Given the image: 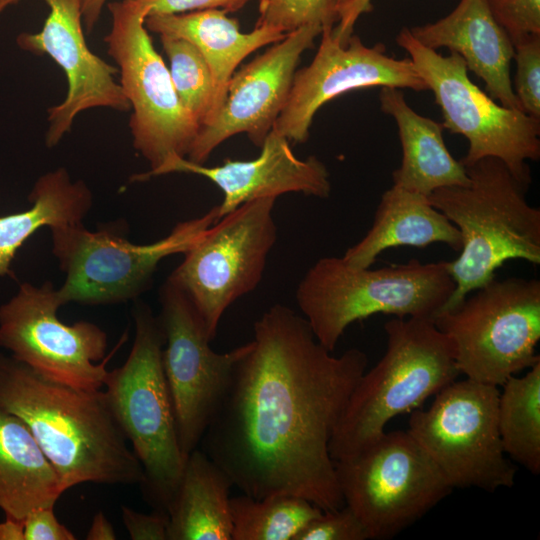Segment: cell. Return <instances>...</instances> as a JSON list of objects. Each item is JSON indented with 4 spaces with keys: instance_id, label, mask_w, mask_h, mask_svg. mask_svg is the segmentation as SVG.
<instances>
[{
    "instance_id": "11",
    "label": "cell",
    "mask_w": 540,
    "mask_h": 540,
    "mask_svg": "<svg viewBox=\"0 0 540 540\" xmlns=\"http://www.w3.org/2000/svg\"><path fill=\"white\" fill-rule=\"evenodd\" d=\"M497 386L465 378L440 390L432 404L411 412L407 431L450 485L495 492L511 488L516 467L498 429Z\"/></svg>"
},
{
    "instance_id": "33",
    "label": "cell",
    "mask_w": 540,
    "mask_h": 540,
    "mask_svg": "<svg viewBox=\"0 0 540 540\" xmlns=\"http://www.w3.org/2000/svg\"><path fill=\"white\" fill-rule=\"evenodd\" d=\"M489 4L513 43L540 34V0H489Z\"/></svg>"
},
{
    "instance_id": "35",
    "label": "cell",
    "mask_w": 540,
    "mask_h": 540,
    "mask_svg": "<svg viewBox=\"0 0 540 540\" xmlns=\"http://www.w3.org/2000/svg\"><path fill=\"white\" fill-rule=\"evenodd\" d=\"M24 540H75L76 536L55 516L54 506L42 507L23 519Z\"/></svg>"
},
{
    "instance_id": "6",
    "label": "cell",
    "mask_w": 540,
    "mask_h": 540,
    "mask_svg": "<svg viewBox=\"0 0 540 540\" xmlns=\"http://www.w3.org/2000/svg\"><path fill=\"white\" fill-rule=\"evenodd\" d=\"M135 337L126 361L109 370L104 392L109 408L143 469L139 484L153 510L168 513L185 461L166 381L164 334L151 308L133 309Z\"/></svg>"
},
{
    "instance_id": "17",
    "label": "cell",
    "mask_w": 540,
    "mask_h": 540,
    "mask_svg": "<svg viewBox=\"0 0 540 540\" xmlns=\"http://www.w3.org/2000/svg\"><path fill=\"white\" fill-rule=\"evenodd\" d=\"M322 30L309 24L288 32L234 73L222 107L199 128L188 160L203 164L221 143L241 133L260 147L286 103L301 55Z\"/></svg>"
},
{
    "instance_id": "26",
    "label": "cell",
    "mask_w": 540,
    "mask_h": 540,
    "mask_svg": "<svg viewBox=\"0 0 540 540\" xmlns=\"http://www.w3.org/2000/svg\"><path fill=\"white\" fill-rule=\"evenodd\" d=\"M29 201V209L0 216V277L12 274L18 249L40 228L82 223L92 207V193L83 181H73L65 168H58L37 179Z\"/></svg>"
},
{
    "instance_id": "36",
    "label": "cell",
    "mask_w": 540,
    "mask_h": 540,
    "mask_svg": "<svg viewBox=\"0 0 540 540\" xmlns=\"http://www.w3.org/2000/svg\"><path fill=\"white\" fill-rule=\"evenodd\" d=\"M149 8V15L180 14L206 9L233 12L241 9L250 0H135Z\"/></svg>"
},
{
    "instance_id": "23",
    "label": "cell",
    "mask_w": 540,
    "mask_h": 540,
    "mask_svg": "<svg viewBox=\"0 0 540 540\" xmlns=\"http://www.w3.org/2000/svg\"><path fill=\"white\" fill-rule=\"evenodd\" d=\"M381 110L394 118L402 147L399 168L392 173L393 185L429 196L447 186L470 183L465 167L449 152L442 124L415 112L399 88L382 87Z\"/></svg>"
},
{
    "instance_id": "30",
    "label": "cell",
    "mask_w": 540,
    "mask_h": 540,
    "mask_svg": "<svg viewBox=\"0 0 540 540\" xmlns=\"http://www.w3.org/2000/svg\"><path fill=\"white\" fill-rule=\"evenodd\" d=\"M259 10L256 25H267L285 34L301 26L325 27L337 21L335 0H268Z\"/></svg>"
},
{
    "instance_id": "43",
    "label": "cell",
    "mask_w": 540,
    "mask_h": 540,
    "mask_svg": "<svg viewBox=\"0 0 540 540\" xmlns=\"http://www.w3.org/2000/svg\"><path fill=\"white\" fill-rule=\"evenodd\" d=\"M267 2L268 0H260L259 9L262 8Z\"/></svg>"
},
{
    "instance_id": "16",
    "label": "cell",
    "mask_w": 540,
    "mask_h": 540,
    "mask_svg": "<svg viewBox=\"0 0 540 540\" xmlns=\"http://www.w3.org/2000/svg\"><path fill=\"white\" fill-rule=\"evenodd\" d=\"M333 26L323 27L312 62L296 70L272 128L289 141L305 142L315 113L341 94L374 86L428 90L410 58L388 56L383 44L368 47L355 35L344 44L332 33Z\"/></svg>"
},
{
    "instance_id": "4",
    "label": "cell",
    "mask_w": 540,
    "mask_h": 540,
    "mask_svg": "<svg viewBox=\"0 0 540 540\" xmlns=\"http://www.w3.org/2000/svg\"><path fill=\"white\" fill-rule=\"evenodd\" d=\"M384 331V355L358 380L333 432V460L361 451L391 419L420 408L460 375L452 344L434 319L393 317Z\"/></svg>"
},
{
    "instance_id": "31",
    "label": "cell",
    "mask_w": 540,
    "mask_h": 540,
    "mask_svg": "<svg viewBox=\"0 0 540 540\" xmlns=\"http://www.w3.org/2000/svg\"><path fill=\"white\" fill-rule=\"evenodd\" d=\"M517 65L514 92L523 112L540 118V34L513 43Z\"/></svg>"
},
{
    "instance_id": "38",
    "label": "cell",
    "mask_w": 540,
    "mask_h": 540,
    "mask_svg": "<svg viewBox=\"0 0 540 540\" xmlns=\"http://www.w3.org/2000/svg\"><path fill=\"white\" fill-rule=\"evenodd\" d=\"M87 540H115L116 532L102 511L97 512L85 537Z\"/></svg>"
},
{
    "instance_id": "28",
    "label": "cell",
    "mask_w": 540,
    "mask_h": 540,
    "mask_svg": "<svg viewBox=\"0 0 540 540\" xmlns=\"http://www.w3.org/2000/svg\"><path fill=\"white\" fill-rule=\"evenodd\" d=\"M322 510L292 495L230 497L231 540H293Z\"/></svg>"
},
{
    "instance_id": "1",
    "label": "cell",
    "mask_w": 540,
    "mask_h": 540,
    "mask_svg": "<svg viewBox=\"0 0 540 540\" xmlns=\"http://www.w3.org/2000/svg\"><path fill=\"white\" fill-rule=\"evenodd\" d=\"M200 442L243 494L304 498L322 511L344 505L329 443L367 369L351 348L332 355L304 317L275 304L254 338Z\"/></svg>"
},
{
    "instance_id": "41",
    "label": "cell",
    "mask_w": 540,
    "mask_h": 540,
    "mask_svg": "<svg viewBox=\"0 0 540 540\" xmlns=\"http://www.w3.org/2000/svg\"><path fill=\"white\" fill-rule=\"evenodd\" d=\"M20 0H0V13L3 12L7 7L17 3Z\"/></svg>"
},
{
    "instance_id": "32",
    "label": "cell",
    "mask_w": 540,
    "mask_h": 540,
    "mask_svg": "<svg viewBox=\"0 0 540 540\" xmlns=\"http://www.w3.org/2000/svg\"><path fill=\"white\" fill-rule=\"evenodd\" d=\"M293 540H370V536L354 511L344 504L322 511Z\"/></svg>"
},
{
    "instance_id": "22",
    "label": "cell",
    "mask_w": 540,
    "mask_h": 540,
    "mask_svg": "<svg viewBox=\"0 0 540 540\" xmlns=\"http://www.w3.org/2000/svg\"><path fill=\"white\" fill-rule=\"evenodd\" d=\"M433 243L458 252L462 247L457 227L427 196L392 185L381 196L371 228L342 258L353 267L368 268L386 249L425 248Z\"/></svg>"
},
{
    "instance_id": "12",
    "label": "cell",
    "mask_w": 540,
    "mask_h": 540,
    "mask_svg": "<svg viewBox=\"0 0 540 540\" xmlns=\"http://www.w3.org/2000/svg\"><path fill=\"white\" fill-rule=\"evenodd\" d=\"M112 26L104 40L119 67L120 85L133 112V146L157 170L172 157H185L199 125L181 104L169 69L145 27L149 8L135 0L109 3Z\"/></svg>"
},
{
    "instance_id": "42",
    "label": "cell",
    "mask_w": 540,
    "mask_h": 540,
    "mask_svg": "<svg viewBox=\"0 0 540 540\" xmlns=\"http://www.w3.org/2000/svg\"><path fill=\"white\" fill-rule=\"evenodd\" d=\"M336 1V7H337V11L338 9L340 8V6L342 4H344L347 0H335Z\"/></svg>"
},
{
    "instance_id": "40",
    "label": "cell",
    "mask_w": 540,
    "mask_h": 540,
    "mask_svg": "<svg viewBox=\"0 0 540 540\" xmlns=\"http://www.w3.org/2000/svg\"><path fill=\"white\" fill-rule=\"evenodd\" d=\"M0 540H24L23 520L5 517L0 523Z\"/></svg>"
},
{
    "instance_id": "34",
    "label": "cell",
    "mask_w": 540,
    "mask_h": 540,
    "mask_svg": "<svg viewBox=\"0 0 540 540\" xmlns=\"http://www.w3.org/2000/svg\"><path fill=\"white\" fill-rule=\"evenodd\" d=\"M121 517L132 540H168L169 515L164 511L144 514L122 505Z\"/></svg>"
},
{
    "instance_id": "27",
    "label": "cell",
    "mask_w": 540,
    "mask_h": 540,
    "mask_svg": "<svg viewBox=\"0 0 540 540\" xmlns=\"http://www.w3.org/2000/svg\"><path fill=\"white\" fill-rule=\"evenodd\" d=\"M498 399V429L505 454L533 475L540 473V361L513 375Z\"/></svg>"
},
{
    "instance_id": "8",
    "label": "cell",
    "mask_w": 540,
    "mask_h": 540,
    "mask_svg": "<svg viewBox=\"0 0 540 540\" xmlns=\"http://www.w3.org/2000/svg\"><path fill=\"white\" fill-rule=\"evenodd\" d=\"M218 220L217 205L177 223L167 236L142 245L131 243L116 224L101 225L96 231L83 223L51 228L52 252L66 275L58 288L62 304L104 305L136 299L150 287L164 258L185 253Z\"/></svg>"
},
{
    "instance_id": "37",
    "label": "cell",
    "mask_w": 540,
    "mask_h": 540,
    "mask_svg": "<svg viewBox=\"0 0 540 540\" xmlns=\"http://www.w3.org/2000/svg\"><path fill=\"white\" fill-rule=\"evenodd\" d=\"M372 0H347L337 11V24L333 26L332 33L342 43H347L353 35V28L361 14L372 9Z\"/></svg>"
},
{
    "instance_id": "7",
    "label": "cell",
    "mask_w": 540,
    "mask_h": 540,
    "mask_svg": "<svg viewBox=\"0 0 540 540\" xmlns=\"http://www.w3.org/2000/svg\"><path fill=\"white\" fill-rule=\"evenodd\" d=\"M434 323L451 342L460 374L502 386L540 361V280L494 277Z\"/></svg>"
},
{
    "instance_id": "18",
    "label": "cell",
    "mask_w": 540,
    "mask_h": 540,
    "mask_svg": "<svg viewBox=\"0 0 540 540\" xmlns=\"http://www.w3.org/2000/svg\"><path fill=\"white\" fill-rule=\"evenodd\" d=\"M50 11L37 33H21L19 48L50 56L64 71L68 90L65 99L48 109L47 147L57 145L70 131L82 111L105 107L117 111L130 109L120 83L119 70L94 54L87 46L81 16V0H43Z\"/></svg>"
},
{
    "instance_id": "19",
    "label": "cell",
    "mask_w": 540,
    "mask_h": 540,
    "mask_svg": "<svg viewBox=\"0 0 540 540\" xmlns=\"http://www.w3.org/2000/svg\"><path fill=\"white\" fill-rule=\"evenodd\" d=\"M259 156L253 160L226 159L207 167L175 156L152 172L136 175L138 181L169 173H191L207 178L223 193L219 219L240 205L261 198H276L285 193H302L328 198L330 175L326 165L315 156L298 158L290 141L271 130L262 143Z\"/></svg>"
},
{
    "instance_id": "13",
    "label": "cell",
    "mask_w": 540,
    "mask_h": 540,
    "mask_svg": "<svg viewBox=\"0 0 540 540\" xmlns=\"http://www.w3.org/2000/svg\"><path fill=\"white\" fill-rule=\"evenodd\" d=\"M275 201L252 200L220 218L183 253V261L167 278L191 301L211 341L228 307L263 278L277 240Z\"/></svg>"
},
{
    "instance_id": "2",
    "label": "cell",
    "mask_w": 540,
    "mask_h": 540,
    "mask_svg": "<svg viewBox=\"0 0 540 540\" xmlns=\"http://www.w3.org/2000/svg\"><path fill=\"white\" fill-rule=\"evenodd\" d=\"M0 406L28 427L64 492L82 483L142 482V466L103 389L56 382L0 352Z\"/></svg>"
},
{
    "instance_id": "20",
    "label": "cell",
    "mask_w": 540,
    "mask_h": 540,
    "mask_svg": "<svg viewBox=\"0 0 540 540\" xmlns=\"http://www.w3.org/2000/svg\"><path fill=\"white\" fill-rule=\"evenodd\" d=\"M409 30L430 49L446 47L459 54L468 70L485 82L486 93L492 99L504 107L521 110L510 77L514 45L496 20L489 0H460L446 17Z\"/></svg>"
},
{
    "instance_id": "21",
    "label": "cell",
    "mask_w": 540,
    "mask_h": 540,
    "mask_svg": "<svg viewBox=\"0 0 540 540\" xmlns=\"http://www.w3.org/2000/svg\"><path fill=\"white\" fill-rule=\"evenodd\" d=\"M226 13L220 9H206L180 14H155L145 19L147 30L159 36L191 42L206 60L213 78L214 98L203 125L213 120L222 107L228 83L238 65L252 52L286 35L267 25H256L251 32L243 33L238 22Z\"/></svg>"
},
{
    "instance_id": "3",
    "label": "cell",
    "mask_w": 540,
    "mask_h": 540,
    "mask_svg": "<svg viewBox=\"0 0 540 540\" xmlns=\"http://www.w3.org/2000/svg\"><path fill=\"white\" fill-rule=\"evenodd\" d=\"M463 166L469 185L441 187L428 196L462 239L459 256L446 261L455 289L441 311L496 277L508 260L540 264V209L527 201L529 185L495 157Z\"/></svg>"
},
{
    "instance_id": "25",
    "label": "cell",
    "mask_w": 540,
    "mask_h": 540,
    "mask_svg": "<svg viewBox=\"0 0 540 540\" xmlns=\"http://www.w3.org/2000/svg\"><path fill=\"white\" fill-rule=\"evenodd\" d=\"M227 473L201 449L187 457L168 510V540H231Z\"/></svg>"
},
{
    "instance_id": "5",
    "label": "cell",
    "mask_w": 540,
    "mask_h": 540,
    "mask_svg": "<svg viewBox=\"0 0 540 540\" xmlns=\"http://www.w3.org/2000/svg\"><path fill=\"white\" fill-rule=\"evenodd\" d=\"M454 289L446 261L370 269L330 256L307 270L295 298L318 342L333 352L349 325L374 314L434 319Z\"/></svg>"
},
{
    "instance_id": "39",
    "label": "cell",
    "mask_w": 540,
    "mask_h": 540,
    "mask_svg": "<svg viewBox=\"0 0 540 540\" xmlns=\"http://www.w3.org/2000/svg\"><path fill=\"white\" fill-rule=\"evenodd\" d=\"M107 0H81L82 24L85 31L91 33L100 19Z\"/></svg>"
},
{
    "instance_id": "10",
    "label": "cell",
    "mask_w": 540,
    "mask_h": 540,
    "mask_svg": "<svg viewBox=\"0 0 540 540\" xmlns=\"http://www.w3.org/2000/svg\"><path fill=\"white\" fill-rule=\"evenodd\" d=\"M397 44L410 56L416 71L435 97L443 128L469 142L460 160L471 164L484 157L501 160L522 183L531 182L527 161L540 158V118L497 104L469 78L464 59L457 53L442 56L418 42L402 28Z\"/></svg>"
},
{
    "instance_id": "29",
    "label": "cell",
    "mask_w": 540,
    "mask_h": 540,
    "mask_svg": "<svg viewBox=\"0 0 540 540\" xmlns=\"http://www.w3.org/2000/svg\"><path fill=\"white\" fill-rule=\"evenodd\" d=\"M160 39L169 59L168 69L176 94L200 128L210 114L214 98L210 68L191 42L165 35Z\"/></svg>"
},
{
    "instance_id": "9",
    "label": "cell",
    "mask_w": 540,
    "mask_h": 540,
    "mask_svg": "<svg viewBox=\"0 0 540 540\" xmlns=\"http://www.w3.org/2000/svg\"><path fill=\"white\" fill-rule=\"evenodd\" d=\"M334 467L344 504L373 540L393 538L453 491L407 430L385 431Z\"/></svg>"
},
{
    "instance_id": "24",
    "label": "cell",
    "mask_w": 540,
    "mask_h": 540,
    "mask_svg": "<svg viewBox=\"0 0 540 540\" xmlns=\"http://www.w3.org/2000/svg\"><path fill=\"white\" fill-rule=\"evenodd\" d=\"M64 491L59 478L25 423L0 406V510L23 520L54 506Z\"/></svg>"
},
{
    "instance_id": "14",
    "label": "cell",
    "mask_w": 540,
    "mask_h": 540,
    "mask_svg": "<svg viewBox=\"0 0 540 540\" xmlns=\"http://www.w3.org/2000/svg\"><path fill=\"white\" fill-rule=\"evenodd\" d=\"M58 289L22 283L0 306V347L43 376L73 387L100 390L108 373V337L89 321L63 323Z\"/></svg>"
},
{
    "instance_id": "15",
    "label": "cell",
    "mask_w": 540,
    "mask_h": 540,
    "mask_svg": "<svg viewBox=\"0 0 540 540\" xmlns=\"http://www.w3.org/2000/svg\"><path fill=\"white\" fill-rule=\"evenodd\" d=\"M158 316L165 343L162 364L185 458L201 439L225 395L236 363L251 342L225 353L210 347L205 325L188 297L166 282L159 293Z\"/></svg>"
}]
</instances>
